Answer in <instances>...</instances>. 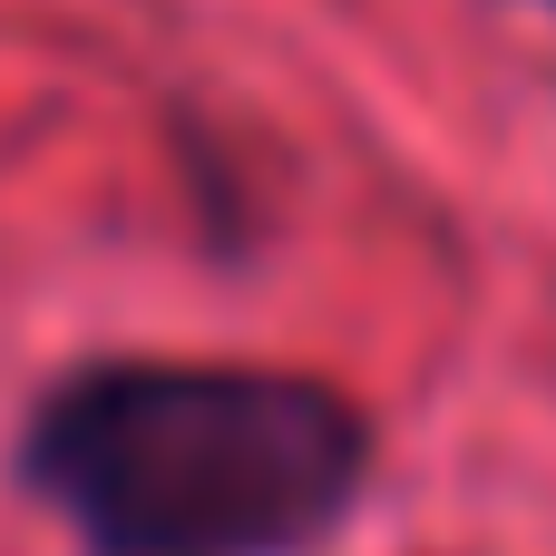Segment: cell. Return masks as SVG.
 Masks as SVG:
<instances>
[{"instance_id": "6da1fadb", "label": "cell", "mask_w": 556, "mask_h": 556, "mask_svg": "<svg viewBox=\"0 0 556 556\" xmlns=\"http://www.w3.org/2000/svg\"><path fill=\"white\" fill-rule=\"evenodd\" d=\"M20 469L98 556H283L352 508L362 420L283 371L108 362L39 410Z\"/></svg>"}]
</instances>
